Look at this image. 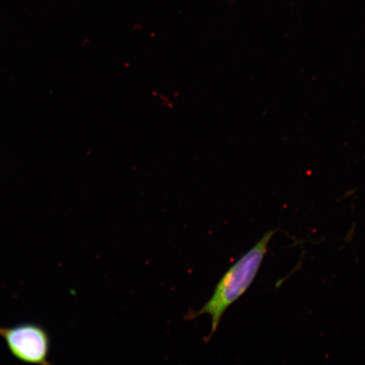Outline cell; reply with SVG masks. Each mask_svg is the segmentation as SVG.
Here are the masks:
<instances>
[{"instance_id":"obj_1","label":"cell","mask_w":365,"mask_h":365,"mask_svg":"<svg viewBox=\"0 0 365 365\" xmlns=\"http://www.w3.org/2000/svg\"><path fill=\"white\" fill-rule=\"evenodd\" d=\"M276 232L277 230L267 232L253 248L228 269L218 282L211 299L197 313L186 317L192 319L202 314H209L212 318V331L209 337L217 330L219 323L227 309L238 300L252 284L267 254L269 242Z\"/></svg>"},{"instance_id":"obj_2","label":"cell","mask_w":365,"mask_h":365,"mask_svg":"<svg viewBox=\"0 0 365 365\" xmlns=\"http://www.w3.org/2000/svg\"><path fill=\"white\" fill-rule=\"evenodd\" d=\"M0 337L6 341L9 352L21 363L50 365L51 339L43 326L21 323L11 327H0Z\"/></svg>"}]
</instances>
